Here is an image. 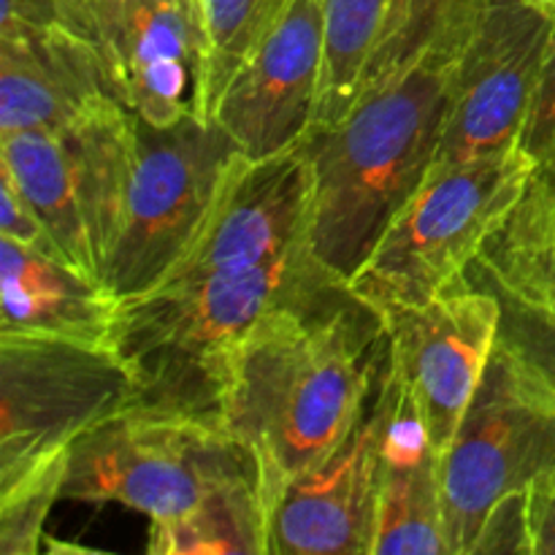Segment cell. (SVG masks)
Wrapping results in <instances>:
<instances>
[{
  "label": "cell",
  "mask_w": 555,
  "mask_h": 555,
  "mask_svg": "<svg viewBox=\"0 0 555 555\" xmlns=\"http://www.w3.org/2000/svg\"><path fill=\"white\" fill-rule=\"evenodd\" d=\"M388 352L377 309L350 287L269 314L233 363L220 421L255 455L266 513L356 423Z\"/></svg>",
  "instance_id": "obj_1"
},
{
  "label": "cell",
  "mask_w": 555,
  "mask_h": 555,
  "mask_svg": "<svg viewBox=\"0 0 555 555\" xmlns=\"http://www.w3.org/2000/svg\"><path fill=\"white\" fill-rule=\"evenodd\" d=\"M461 49L426 54L369 87L339 122L304 139L312 163L309 253L345 285L437 163Z\"/></svg>",
  "instance_id": "obj_2"
},
{
  "label": "cell",
  "mask_w": 555,
  "mask_h": 555,
  "mask_svg": "<svg viewBox=\"0 0 555 555\" xmlns=\"http://www.w3.org/2000/svg\"><path fill=\"white\" fill-rule=\"evenodd\" d=\"M347 287L309 249L233 276L157 287L119 301L112 347L135 383V404L171 415H220L233 363L269 314Z\"/></svg>",
  "instance_id": "obj_3"
},
{
  "label": "cell",
  "mask_w": 555,
  "mask_h": 555,
  "mask_svg": "<svg viewBox=\"0 0 555 555\" xmlns=\"http://www.w3.org/2000/svg\"><path fill=\"white\" fill-rule=\"evenodd\" d=\"M242 486L260 488L258 464L220 417L128 406L76 439L63 499L114 502L171 524Z\"/></svg>",
  "instance_id": "obj_4"
},
{
  "label": "cell",
  "mask_w": 555,
  "mask_h": 555,
  "mask_svg": "<svg viewBox=\"0 0 555 555\" xmlns=\"http://www.w3.org/2000/svg\"><path fill=\"white\" fill-rule=\"evenodd\" d=\"M534 163L520 146L428 173L347 287L377 312L423 304L466 276L526 190Z\"/></svg>",
  "instance_id": "obj_5"
},
{
  "label": "cell",
  "mask_w": 555,
  "mask_h": 555,
  "mask_svg": "<svg viewBox=\"0 0 555 555\" xmlns=\"http://www.w3.org/2000/svg\"><path fill=\"white\" fill-rule=\"evenodd\" d=\"M135 117V163L122 222L101 280L119 301L150 293L188 253L222 182L242 157L236 141L190 112L168 125Z\"/></svg>",
  "instance_id": "obj_6"
},
{
  "label": "cell",
  "mask_w": 555,
  "mask_h": 555,
  "mask_svg": "<svg viewBox=\"0 0 555 555\" xmlns=\"http://www.w3.org/2000/svg\"><path fill=\"white\" fill-rule=\"evenodd\" d=\"M555 466V396L496 347L450 448L439 455L450 555H472L502 499Z\"/></svg>",
  "instance_id": "obj_7"
},
{
  "label": "cell",
  "mask_w": 555,
  "mask_h": 555,
  "mask_svg": "<svg viewBox=\"0 0 555 555\" xmlns=\"http://www.w3.org/2000/svg\"><path fill=\"white\" fill-rule=\"evenodd\" d=\"M112 345L0 334V488L135 404Z\"/></svg>",
  "instance_id": "obj_8"
},
{
  "label": "cell",
  "mask_w": 555,
  "mask_h": 555,
  "mask_svg": "<svg viewBox=\"0 0 555 555\" xmlns=\"http://www.w3.org/2000/svg\"><path fill=\"white\" fill-rule=\"evenodd\" d=\"M555 16L524 0H482L450 76L442 141L431 171L518 146Z\"/></svg>",
  "instance_id": "obj_9"
},
{
  "label": "cell",
  "mask_w": 555,
  "mask_h": 555,
  "mask_svg": "<svg viewBox=\"0 0 555 555\" xmlns=\"http://www.w3.org/2000/svg\"><path fill=\"white\" fill-rule=\"evenodd\" d=\"M393 372L437 455L459 434L499 347L502 304L469 274L434 298L385 309Z\"/></svg>",
  "instance_id": "obj_10"
},
{
  "label": "cell",
  "mask_w": 555,
  "mask_h": 555,
  "mask_svg": "<svg viewBox=\"0 0 555 555\" xmlns=\"http://www.w3.org/2000/svg\"><path fill=\"white\" fill-rule=\"evenodd\" d=\"M399 399L388 350L350 431L276 502L269 555H372L385 444Z\"/></svg>",
  "instance_id": "obj_11"
},
{
  "label": "cell",
  "mask_w": 555,
  "mask_h": 555,
  "mask_svg": "<svg viewBox=\"0 0 555 555\" xmlns=\"http://www.w3.org/2000/svg\"><path fill=\"white\" fill-rule=\"evenodd\" d=\"M309 204L312 163L307 141L263 160L242 155L188 253L157 287L247 274L309 249Z\"/></svg>",
  "instance_id": "obj_12"
},
{
  "label": "cell",
  "mask_w": 555,
  "mask_h": 555,
  "mask_svg": "<svg viewBox=\"0 0 555 555\" xmlns=\"http://www.w3.org/2000/svg\"><path fill=\"white\" fill-rule=\"evenodd\" d=\"M323 70V0H291L228 81L211 119L249 160L280 155L314 130Z\"/></svg>",
  "instance_id": "obj_13"
},
{
  "label": "cell",
  "mask_w": 555,
  "mask_h": 555,
  "mask_svg": "<svg viewBox=\"0 0 555 555\" xmlns=\"http://www.w3.org/2000/svg\"><path fill=\"white\" fill-rule=\"evenodd\" d=\"M90 16L119 103L155 125L198 114L206 49L201 0H90Z\"/></svg>",
  "instance_id": "obj_14"
},
{
  "label": "cell",
  "mask_w": 555,
  "mask_h": 555,
  "mask_svg": "<svg viewBox=\"0 0 555 555\" xmlns=\"http://www.w3.org/2000/svg\"><path fill=\"white\" fill-rule=\"evenodd\" d=\"M106 98L101 52L74 27L0 36V133H63Z\"/></svg>",
  "instance_id": "obj_15"
},
{
  "label": "cell",
  "mask_w": 555,
  "mask_h": 555,
  "mask_svg": "<svg viewBox=\"0 0 555 555\" xmlns=\"http://www.w3.org/2000/svg\"><path fill=\"white\" fill-rule=\"evenodd\" d=\"M0 334L112 345L119 298L57 255L0 236Z\"/></svg>",
  "instance_id": "obj_16"
},
{
  "label": "cell",
  "mask_w": 555,
  "mask_h": 555,
  "mask_svg": "<svg viewBox=\"0 0 555 555\" xmlns=\"http://www.w3.org/2000/svg\"><path fill=\"white\" fill-rule=\"evenodd\" d=\"M372 555H450L439 455L404 388L385 444Z\"/></svg>",
  "instance_id": "obj_17"
},
{
  "label": "cell",
  "mask_w": 555,
  "mask_h": 555,
  "mask_svg": "<svg viewBox=\"0 0 555 555\" xmlns=\"http://www.w3.org/2000/svg\"><path fill=\"white\" fill-rule=\"evenodd\" d=\"M466 274L555 320V168L534 166Z\"/></svg>",
  "instance_id": "obj_18"
},
{
  "label": "cell",
  "mask_w": 555,
  "mask_h": 555,
  "mask_svg": "<svg viewBox=\"0 0 555 555\" xmlns=\"http://www.w3.org/2000/svg\"><path fill=\"white\" fill-rule=\"evenodd\" d=\"M63 139L101 274L117 238L133 177L135 117L117 98H106L79 122L63 130Z\"/></svg>",
  "instance_id": "obj_19"
},
{
  "label": "cell",
  "mask_w": 555,
  "mask_h": 555,
  "mask_svg": "<svg viewBox=\"0 0 555 555\" xmlns=\"http://www.w3.org/2000/svg\"><path fill=\"white\" fill-rule=\"evenodd\" d=\"M0 171L14 179L16 190L41 217L60 255L85 274L101 280L63 133H0Z\"/></svg>",
  "instance_id": "obj_20"
},
{
  "label": "cell",
  "mask_w": 555,
  "mask_h": 555,
  "mask_svg": "<svg viewBox=\"0 0 555 555\" xmlns=\"http://www.w3.org/2000/svg\"><path fill=\"white\" fill-rule=\"evenodd\" d=\"M152 555H269V513L258 486L206 499L171 524H152Z\"/></svg>",
  "instance_id": "obj_21"
},
{
  "label": "cell",
  "mask_w": 555,
  "mask_h": 555,
  "mask_svg": "<svg viewBox=\"0 0 555 555\" xmlns=\"http://www.w3.org/2000/svg\"><path fill=\"white\" fill-rule=\"evenodd\" d=\"M480 5L482 0H390L363 90L383 85L426 54L459 52L475 27Z\"/></svg>",
  "instance_id": "obj_22"
},
{
  "label": "cell",
  "mask_w": 555,
  "mask_h": 555,
  "mask_svg": "<svg viewBox=\"0 0 555 555\" xmlns=\"http://www.w3.org/2000/svg\"><path fill=\"white\" fill-rule=\"evenodd\" d=\"M388 9L390 0H323L325 70L314 128L339 122L358 101Z\"/></svg>",
  "instance_id": "obj_23"
},
{
  "label": "cell",
  "mask_w": 555,
  "mask_h": 555,
  "mask_svg": "<svg viewBox=\"0 0 555 555\" xmlns=\"http://www.w3.org/2000/svg\"><path fill=\"white\" fill-rule=\"evenodd\" d=\"M291 0H201L204 16V79L198 114L211 119L222 90Z\"/></svg>",
  "instance_id": "obj_24"
},
{
  "label": "cell",
  "mask_w": 555,
  "mask_h": 555,
  "mask_svg": "<svg viewBox=\"0 0 555 555\" xmlns=\"http://www.w3.org/2000/svg\"><path fill=\"white\" fill-rule=\"evenodd\" d=\"M70 450L33 466L0 488V555H36L43 547L49 509L63 499Z\"/></svg>",
  "instance_id": "obj_25"
},
{
  "label": "cell",
  "mask_w": 555,
  "mask_h": 555,
  "mask_svg": "<svg viewBox=\"0 0 555 555\" xmlns=\"http://www.w3.org/2000/svg\"><path fill=\"white\" fill-rule=\"evenodd\" d=\"M518 146L531 157L534 166L555 168V25L545 68H542L534 101H531L529 114H526Z\"/></svg>",
  "instance_id": "obj_26"
},
{
  "label": "cell",
  "mask_w": 555,
  "mask_h": 555,
  "mask_svg": "<svg viewBox=\"0 0 555 555\" xmlns=\"http://www.w3.org/2000/svg\"><path fill=\"white\" fill-rule=\"evenodd\" d=\"M482 553H531L529 488L502 499L482 524L472 555Z\"/></svg>",
  "instance_id": "obj_27"
},
{
  "label": "cell",
  "mask_w": 555,
  "mask_h": 555,
  "mask_svg": "<svg viewBox=\"0 0 555 555\" xmlns=\"http://www.w3.org/2000/svg\"><path fill=\"white\" fill-rule=\"evenodd\" d=\"M0 236L14 238V242L27 244V247H36L41 249V253L63 258L57 244L52 242L49 231L43 228L41 217H38L36 209L27 204L25 195L16 190L14 179L3 171H0Z\"/></svg>",
  "instance_id": "obj_28"
},
{
  "label": "cell",
  "mask_w": 555,
  "mask_h": 555,
  "mask_svg": "<svg viewBox=\"0 0 555 555\" xmlns=\"http://www.w3.org/2000/svg\"><path fill=\"white\" fill-rule=\"evenodd\" d=\"M531 555H555V466L529 486Z\"/></svg>",
  "instance_id": "obj_29"
},
{
  "label": "cell",
  "mask_w": 555,
  "mask_h": 555,
  "mask_svg": "<svg viewBox=\"0 0 555 555\" xmlns=\"http://www.w3.org/2000/svg\"><path fill=\"white\" fill-rule=\"evenodd\" d=\"M60 25H68L60 0H3V9H0V36L22 30H49Z\"/></svg>",
  "instance_id": "obj_30"
},
{
  "label": "cell",
  "mask_w": 555,
  "mask_h": 555,
  "mask_svg": "<svg viewBox=\"0 0 555 555\" xmlns=\"http://www.w3.org/2000/svg\"><path fill=\"white\" fill-rule=\"evenodd\" d=\"M60 9H63L65 22L74 27L76 33H81L85 38L92 41V16H90V0H60ZM95 43V41H92Z\"/></svg>",
  "instance_id": "obj_31"
},
{
  "label": "cell",
  "mask_w": 555,
  "mask_h": 555,
  "mask_svg": "<svg viewBox=\"0 0 555 555\" xmlns=\"http://www.w3.org/2000/svg\"><path fill=\"white\" fill-rule=\"evenodd\" d=\"M524 3L537 5V9H542V11H545V14L555 16V0H524Z\"/></svg>",
  "instance_id": "obj_32"
}]
</instances>
